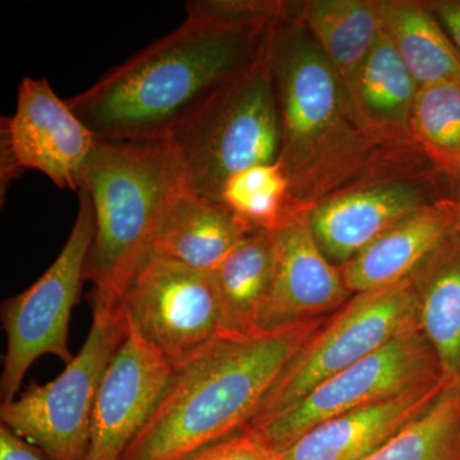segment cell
Returning <instances> with one entry per match:
<instances>
[{"instance_id": "obj_1", "label": "cell", "mask_w": 460, "mask_h": 460, "mask_svg": "<svg viewBox=\"0 0 460 460\" xmlns=\"http://www.w3.org/2000/svg\"><path fill=\"white\" fill-rule=\"evenodd\" d=\"M263 57L279 113L278 162L289 181L292 211L310 210L370 181L440 172L416 142L363 122L337 69L298 21L283 16L272 23Z\"/></svg>"}, {"instance_id": "obj_2", "label": "cell", "mask_w": 460, "mask_h": 460, "mask_svg": "<svg viewBox=\"0 0 460 460\" xmlns=\"http://www.w3.org/2000/svg\"><path fill=\"white\" fill-rule=\"evenodd\" d=\"M272 23L187 16L66 102L99 140H166L215 91L262 57Z\"/></svg>"}, {"instance_id": "obj_3", "label": "cell", "mask_w": 460, "mask_h": 460, "mask_svg": "<svg viewBox=\"0 0 460 460\" xmlns=\"http://www.w3.org/2000/svg\"><path fill=\"white\" fill-rule=\"evenodd\" d=\"M325 321L220 332L174 366L155 411L120 460H189L246 429L288 362Z\"/></svg>"}, {"instance_id": "obj_4", "label": "cell", "mask_w": 460, "mask_h": 460, "mask_svg": "<svg viewBox=\"0 0 460 460\" xmlns=\"http://www.w3.org/2000/svg\"><path fill=\"white\" fill-rule=\"evenodd\" d=\"M81 190L95 214L84 279L98 295L118 298L169 206L190 190L186 172L168 141L98 138Z\"/></svg>"}, {"instance_id": "obj_5", "label": "cell", "mask_w": 460, "mask_h": 460, "mask_svg": "<svg viewBox=\"0 0 460 460\" xmlns=\"http://www.w3.org/2000/svg\"><path fill=\"white\" fill-rule=\"evenodd\" d=\"M165 141L180 157L190 190L214 201H220L233 175L278 162L279 113L263 54L215 91Z\"/></svg>"}, {"instance_id": "obj_6", "label": "cell", "mask_w": 460, "mask_h": 460, "mask_svg": "<svg viewBox=\"0 0 460 460\" xmlns=\"http://www.w3.org/2000/svg\"><path fill=\"white\" fill-rule=\"evenodd\" d=\"M93 323L74 361L53 381L31 384L0 407L2 426L49 460H83L102 378L129 328L115 296L93 295Z\"/></svg>"}, {"instance_id": "obj_7", "label": "cell", "mask_w": 460, "mask_h": 460, "mask_svg": "<svg viewBox=\"0 0 460 460\" xmlns=\"http://www.w3.org/2000/svg\"><path fill=\"white\" fill-rule=\"evenodd\" d=\"M417 329L419 307L410 278L357 293L299 348L246 429L283 416L329 378Z\"/></svg>"}, {"instance_id": "obj_8", "label": "cell", "mask_w": 460, "mask_h": 460, "mask_svg": "<svg viewBox=\"0 0 460 460\" xmlns=\"http://www.w3.org/2000/svg\"><path fill=\"white\" fill-rule=\"evenodd\" d=\"M80 206L65 247L53 265L29 289L3 302L7 352L0 377L2 405L16 399L32 363L51 354L68 365V326L77 304L87 253L95 235V214L89 193L78 192Z\"/></svg>"}, {"instance_id": "obj_9", "label": "cell", "mask_w": 460, "mask_h": 460, "mask_svg": "<svg viewBox=\"0 0 460 460\" xmlns=\"http://www.w3.org/2000/svg\"><path fill=\"white\" fill-rule=\"evenodd\" d=\"M118 301L129 328L172 366L223 332L213 274L153 253L133 270Z\"/></svg>"}, {"instance_id": "obj_10", "label": "cell", "mask_w": 460, "mask_h": 460, "mask_svg": "<svg viewBox=\"0 0 460 460\" xmlns=\"http://www.w3.org/2000/svg\"><path fill=\"white\" fill-rule=\"evenodd\" d=\"M438 380V354L422 330H413L329 378L283 416L248 429L281 453L323 420Z\"/></svg>"}, {"instance_id": "obj_11", "label": "cell", "mask_w": 460, "mask_h": 460, "mask_svg": "<svg viewBox=\"0 0 460 460\" xmlns=\"http://www.w3.org/2000/svg\"><path fill=\"white\" fill-rule=\"evenodd\" d=\"M96 142L45 78L25 77L16 111L2 119V189L21 171L32 169L60 189L80 190Z\"/></svg>"}, {"instance_id": "obj_12", "label": "cell", "mask_w": 460, "mask_h": 460, "mask_svg": "<svg viewBox=\"0 0 460 460\" xmlns=\"http://www.w3.org/2000/svg\"><path fill=\"white\" fill-rule=\"evenodd\" d=\"M441 198L431 175L385 178L335 193L308 217L323 255L341 268L386 230Z\"/></svg>"}, {"instance_id": "obj_13", "label": "cell", "mask_w": 460, "mask_h": 460, "mask_svg": "<svg viewBox=\"0 0 460 460\" xmlns=\"http://www.w3.org/2000/svg\"><path fill=\"white\" fill-rule=\"evenodd\" d=\"M172 372L174 366L129 328L102 378L83 460L122 459L155 411Z\"/></svg>"}, {"instance_id": "obj_14", "label": "cell", "mask_w": 460, "mask_h": 460, "mask_svg": "<svg viewBox=\"0 0 460 460\" xmlns=\"http://www.w3.org/2000/svg\"><path fill=\"white\" fill-rule=\"evenodd\" d=\"M274 235V277L259 330L270 332L323 319L347 304L352 293L341 268L317 244L308 210L290 213Z\"/></svg>"}, {"instance_id": "obj_15", "label": "cell", "mask_w": 460, "mask_h": 460, "mask_svg": "<svg viewBox=\"0 0 460 460\" xmlns=\"http://www.w3.org/2000/svg\"><path fill=\"white\" fill-rule=\"evenodd\" d=\"M447 384L434 381L387 401L323 420L293 441L281 460H366L422 416Z\"/></svg>"}, {"instance_id": "obj_16", "label": "cell", "mask_w": 460, "mask_h": 460, "mask_svg": "<svg viewBox=\"0 0 460 460\" xmlns=\"http://www.w3.org/2000/svg\"><path fill=\"white\" fill-rule=\"evenodd\" d=\"M459 217L460 198H441L423 206L341 266L345 286L357 295L408 279Z\"/></svg>"}, {"instance_id": "obj_17", "label": "cell", "mask_w": 460, "mask_h": 460, "mask_svg": "<svg viewBox=\"0 0 460 460\" xmlns=\"http://www.w3.org/2000/svg\"><path fill=\"white\" fill-rule=\"evenodd\" d=\"M255 229L222 202L183 190L157 226L147 253L213 272Z\"/></svg>"}, {"instance_id": "obj_18", "label": "cell", "mask_w": 460, "mask_h": 460, "mask_svg": "<svg viewBox=\"0 0 460 460\" xmlns=\"http://www.w3.org/2000/svg\"><path fill=\"white\" fill-rule=\"evenodd\" d=\"M410 279L420 328L438 354L445 383L460 385V217Z\"/></svg>"}, {"instance_id": "obj_19", "label": "cell", "mask_w": 460, "mask_h": 460, "mask_svg": "<svg viewBox=\"0 0 460 460\" xmlns=\"http://www.w3.org/2000/svg\"><path fill=\"white\" fill-rule=\"evenodd\" d=\"M287 16L301 22L314 36L337 69L354 108L359 75L383 31L377 0L287 3Z\"/></svg>"}, {"instance_id": "obj_20", "label": "cell", "mask_w": 460, "mask_h": 460, "mask_svg": "<svg viewBox=\"0 0 460 460\" xmlns=\"http://www.w3.org/2000/svg\"><path fill=\"white\" fill-rule=\"evenodd\" d=\"M274 230H255L233 248L213 274L219 296L223 332L259 330L274 277Z\"/></svg>"}, {"instance_id": "obj_21", "label": "cell", "mask_w": 460, "mask_h": 460, "mask_svg": "<svg viewBox=\"0 0 460 460\" xmlns=\"http://www.w3.org/2000/svg\"><path fill=\"white\" fill-rule=\"evenodd\" d=\"M384 31L420 86L460 80V50L426 2L377 0Z\"/></svg>"}, {"instance_id": "obj_22", "label": "cell", "mask_w": 460, "mask_h": 460, "mask_svg": "<svg viewBox=\"0 0 460 460\" xmlns=\"http://www.w3.org/2000/svg\"><path fill=\"white\" fill-rule=\"evenodd\" d=\"M420 87L383 27L357 83V113L375 131L414 141L410 126Z\"/></svg>"}, {"instance_id": "obj_23", "label": "cell", "mask_w": 460, "mask_h": 460, "mask_svg": "<svg viewBox=\"0 0 460 460\" xmlns=\"http://www.w3.org/2000/svg\"><path fill=\"white\" fill-rule=\"evenodd\" d=\"M410 129L432 164L460 181V80L420 86Z\"/></svg>"}, {"instance_id": "obj_24", "label": "cell", "mask_w": 460, "mask_h": 460, "mask_svg": "<svg viewBox=\"0 0 460 460\" xmlns=\"http://www.w3.org/2000/svg\"><path fill=\"white\" fill-rule=\"evenodd\" d=\"M366 460H460V385H447L422 416Z\"/></svg>"}, {"instance_id": "obj_25", "label": "cell", "mask_w": 460, "mask_h": 460, "mask_svg": "<svg viewBox=\"0 0 460 460\" xmlns=\"http://www.w3.org/2000/svg\"><path fill=\"white\" fill-rule=\"evenodd\" d=\"M219 202L252 228L270 232L293 213L289 181L279 162L252 166L230 177Z\"/></svg>"}, {"instance_id": "obj_26", "label": "cell", "mask_w": 460, "mask_h": 460, "mask_svg": "<svg viewBox=\"0 0 460 460\" xmlns=\"http://www.w3.org/2000/svg\"><path fill=\"white\" fill-rule=\"evenodd\" d=\"M187 16L206 17L244 25H269L286 16V2L260 0H193L186 4Z\"/></svg>"}, {"instance_id": "obj_27", "label": "cell", "mask_w": 460, "mask_h": 460, "mask_svg": "<svg viewBox=\"0 0 460 460\" xmlns=\"http://www.w3.org/2000/svg\"><path fill=\"white\" fill-rule=\"evenodd\" d=\"M189 460H281L280 454L272 449L255 432L242 429L238 434L202 450Z\"/></svg>"}, {"instance_id": "obj_28", "label": "cell", "mask_w": 460, "mask_h": 460, "mask_svg": "<svg viewBox=\"0 0 460 460\" xmlns=\"http://www.w3.org/2000/svg\"><path fill=\"white\" fill-rule=\"evenodd\" d=\"M42 454L7 428H0V460H42Z\"/></svg>"}, {"instance_id": "obj_29", "label": "cell", "mask_w": 460, "mask_h": 460, "mask_svg": "<svg viewBox=\"0 0 460 460\" xmlns=\"http://www.w3.org/2000/svg\"><path fill=\"white\" fill-rule=\"evenodd\" d=\"M460 50V0L426 2Z\"/></svg>"}]
</instances>
